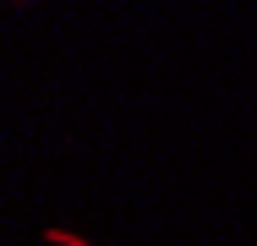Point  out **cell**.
Instances as JSON below:
<instances>
[{
  "instance_id": "cell-1",
  "label": "cell",
  "mask_w": 257,
  "mask_h": 246,
  "mask_svg": "<svg viewBox=\"0 0 257 246\" xmlns=\"http://www.w3.org/2000/svg\"><path fill=\"white\" fill-rule=\"evenodd\" d=\"M33 6H50V0H0V11H33Z\"/></svg>"
}]
</instances>
